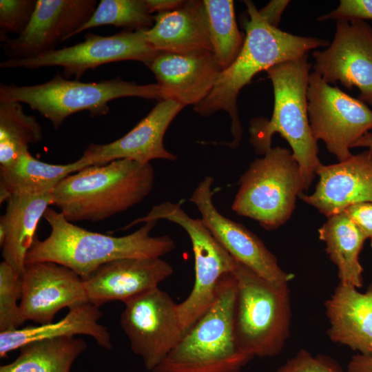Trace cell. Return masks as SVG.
<instances>
[{
	"label": "cell",
	"instance_id": "1",
	"mask_svg": "<svg viewBox=\"0 0 372 372\" xmlns=\"http://www.w3.org/2000/svg\"><path fill=\"white\" fill-rule=\"evenodd\" d=\"M43 218L50 227L44 240L35 237L25 265L52 262L67 267L83 280L109 262L125 258H161L176 247L167 235L152 236L158 220L144 223L133 233L113 236L89 231L68 221L59 211L48 208Z\"/></svg>",
	"mask_w": 372,
	"mask_h": 372
},
{
	"label": "cell",
	"instance_id": "2",
	"mask_svg": "<svg viewBox=\"0 0 372 372\" xmlns=\"http://www.w3.org/2000/svg\"><path fill=\"white\" fill-rule=\"evenodd\" d=\"M245 3L249 19L245 24L246 34L242 49L232 64L220 71L206 98L194 106V111L203 116L220 110L229 114L234 138L226 144L231 148L239 146L242 136L237 109L241 89L258 72L329 45L324 39L297 36L272 26L260 15L252 1H245Z\"/></svg>",
	"mask_w": 372,
	"mask_h": 372
},
{
	"label": "cell",
	"instance_id": "3",
	"mask_svg": "<svg viewBox=\"0 0 372 372\" xmlns=\"http://www.w3.org/2000/svg\"><path fill=\"white\" fill-rule=\"evenodd\" d=\"M154 184L150 163L115 160L63 179L52 192L53 205L71 223L102 221L141 203Z\"/></svg>",
	"mask_w": 372,
	"mask_h": 372
},
{
	"label": "cell",
	"instance_id": "4",
	"mask_svg": "<svg viewBox=\"0 0 372 372\" xmlns=\"http://www.w3.org/2000/svg\"><path fill=\"white\" fill-rule=\"evenodd\" d=\"M310 69L307 54L267 69L273 88V114L270 120L252 119L249 127V141L259 154L264 155L271 148L275 133L286 139L300 166L307 189L322 165L308 117L307 93Z\"/></svg>",
	"mask_w": 372,
	"mask_h": 372
},
{
	"label": "cell",
	"instance_id": "5",
	"mask_svg": "<svg viewBox=\"0 0 372 372\" xmlns=\"http://www.w3.org/2000/svg\"><path fill=\"white\" fill-rule=\"evenodd\" d=\"M236 293L231 272L223 276L214 303L152 372H240L253 358L236 339Z\"/></svg>",
	"mask_w": 372,
	"mask_h": 372
},
{
	"label": "cell",
	"instance_id": "6",
	"mask_svg": "<svg viewBox=\"0 0 372 372\" xmlns=\"http://www.w3.org/2000/svg\"><path fill=\"white\" fill-rule=\"evenodd\" d=\"M234 331L240 350L252 358L281 353L290 334L289 283L275 284L236 260Z\"/></svg>",
	"mask_w": 372,
	"mask_h": 372
},
{
	"label": "cell",
	"instance_id": "7",
	"mask_svg": "<svg viewBox=\"0 0 372 372\" xmlns=\"http://www.w3.org/2000/svg\"><path fill=\"white\" fill-rule=\"evenodd\" d=\"M123 97L163 101L157 84L138 85L120 76L99 82L68 80L59 71L48 81L32 85H0V99L23 103L48 119L58 129L70 115L87 111L91 117L109 112L108 103Z\"/></svg>",
	"mask_w": 372,
	"mask_h": 372
},
{
	"label": "cell",
	"instance_id": "8",
	"mask_svg": "<svg viewBox=\"0 0 372 372\" xmlns=\"http://www.w3.org/2000/svg\"><path fill=\"white\" fill-rule=\"evenodd\" d=\"M307 189L292 152L271 148L251 163L240 176L231 209L258 222L266 230L285 224L296 207L297 196Z\"/></svg>",
	"mask_w": 372,
	"mask_h": 372
},
{
	"label": "cell",
	"instance_id": "9",
	"mask_svg": "<svg viewBox=\"0 0 372 372\" xmlns=\"http://www.w3.org/2000/svg\"><path fill=\"white\" fill-rule=\"evenodd\" d=\"M167 220L180 225L189 236L194 256L195 280L187 298L178 304V314L184 334L211 306L221 278L234 269L236 260L216 240L201 219L190 217L179 203L163 202L132 225Z\"/></svg>",
	"mask_w": 372,
	"mask_h": 372
},
{
	"label": "cell",
	"instance_id": "10",
	"mask_svg": "<svg viewBox=\"0 0 372 372\" xmlns=\"http://www.w3.org/2000/svg\"><path fill=\"white\" fill-rule=\"evenodd\" d=\"M307 99L314 138L322 140L339 162L349 159L353 155L350 148L372 129V110L315 72L309 74Z\"/></svg>",
	"mask_w": 372,
	"mask_h": 372
},
{
	"label": "cell",
	"instance_id": "11",
	"mask_svg": "<svg viewBox=\"0 0 372 372\" xmlns=\"http://www.w3.org/2000/svg\"><path fill=\"white\" fill-rule=\"evenodd\" d=\"M147 30H125L110 36L88 32L83 41L74 45L30 59H8L1 62L0 68L34 70L59 66L65 79L74 76L79 80L88 70L112 62L138 61L148 67L159 52L148 43Z\"/></svg>",
	"mask_w": 372,
	"mask_h": 372
},
{
	"label": "cell",
	"instance_id": "12",
	"mask_svg": "<svg viewBox=\"0 0 372 372\" xmlns=\"http://www.w3.org/2000/svg\"><path fill=\"white\" fill-rule=\"evenodd\" d=\"M123 303L121 326L134 353L141 356L145 369L152 372L183 335L178 304L158 287Z\"/></svg>",
	"mask_w": 372,
	"mask_h": 372
},
{
	"label": "cell",
	"instance_id": "13",
	"mask_svg": "<svg viewBox=\"0 0 372 372\" xmlns=\"http://www.w3.org/2000/svg\"><path fill=\"white\" fill-rule=\"evenodd\" d=\"M313 56L314 72L325 82L355 87L359 99L372 105V28L365 21H337L329 47Z\"/></svg>",
	"mask_w": 372,
	"mask_h": 372
},
{
	"label": "cell",
	"instance_id": "14",
	"mask_svg": "<svg viewBox=\"0 0 372 372\" xmlns=\"http://www.w3.org/2000/svg\"><path fill=\"white\" fill-rule=\"evenodd\" d=\"M214 181L211 176H205L189 198L198 208L205 225L235 260L273 283H289L294 275L280 268L276 257L264 242L242 225L224 216L216 208L211 191Z\"/></svg>",
	"mask_w": 372,
	"mask_h": 372
},
{
	"label": "cell",
	"instance_id": "15",
	"mask_svg": "<svg viewBox=\"0 0 372 372\" xmlns=\"http://www.w3.org/2000/svg\"><path fill=\"white\" fill-rule=\"evenodd\" d=\"M98 3L96 0H37L25 30L2 43L5 54L8 59H23L56 49L90 19Z\"/></svg>",
	"mask_w": 372,
	"mask_h": 372
},
{
	"label": "cell",
	"instance_id": "16",
	"mask_svg": "<svg viewBox=\"0 0 372 372\" xmlns=\"http://www.w3.org/2000/svg\"><path fill=\"white\" fill-rule=\"evenodd\" d=\"M20 308L24 320L52 322L61 309L89 302L83 280L74 271L52 262L25 265Z\"/></svg>",
	"mask_w": 372,
	"mask_h": 372
},
{
	"label": "cell",
	"instance_id": "17",
	"mask_svg": "<svg viewBox=\"0 0 372 372\" xmlns=\"http://www.w3.org/2000/svg\"><path fill=\"white\" fill-rule=\"evenodd\" d=\"M183 107L173 100L160 101L126 134L107 144L91 143L81 158L88 167L119 159L143 163L154 159L174 161L176 156L165 148L163 139L170 123Z\"/></svg>",
	"mask_w": 372,
	"mask_h": 372
},
{
	"label": "cell",
	"instance_id": "18",
	"mask_svg": "<svg viewBox=\"0 0 372 372\" xmlns=\"http://www.w3.org/2000/svg\"><path fill=\"white\" fill-rule=\"evenodd\" d=\"M316 175L314 192L300 197L327 217L352 205L372 203V147L344 161L322 164Z\"/></svg>",
	"mask_w": 372,
	"mask_h": 372
},
{
	"label": "cell",
	"instance_id": "19",
	"mask_svg": "<svg viewBox=\"0 0 372 372\" xmlns=\"http://www.w3.org/2000/svg\"><path fill=\"white\" fill-rule=\"evenodd\" d=\"M173 272L161 258H125L103 265L83 282L89 302L100 307L113 300L124 302L158 287Z\"/></svg>",
	"mask_w": 372,
	"mask_h": 372
},
{
	"label": "cell",
	"instance_id": "20",
	"mask_svg": "<svg viewBox=\"0 0 372 372\" xmlns=\"http://www.w3.org/2000/svg\"><path fill=\"white\" fill-rule=\"evenodd\" d=\"M148 68L161 88L163 100H173L183 107L204 100L221 71L209 51L190 54L159 52Z\"/></svg>",
	"mask_w": 372,
	"mask_h": 372
},
{
	"label": "cell",
	"instance_id": "21",
	"mask_svg": "<svg viewBox=\"0 0 372 372\" xmlns=\"http://www.w3.org/2000/svg\"><path fill=\"white\" fill-rule=\"evenodd\" d=\"M324 307L329 339L372 358V282L364 293L339 283Z\"/></svg>",
	"mask_w": 372,
	"mask_h": 372
},
{
	"label": "cell",
	"instance_id": "22",
	"mask_svg": "<svg viewBox=\"0 0 372 372\" xmlns=\"http://www.w3.org/2000/svg\"><path fill=\"white\" fill-rule=\"evenodd\" d=\"M6 201L0 219L1 255L3 261L22 274L38 223L54 204L53 194H13Z\"/></svg>",
	"mask_w": 372,
	"mask_h": 372
},
{
	"label": "cell",
	"instance_id": "23",
	"mask_svg": "<svg viewBox=\"0 0 372 372\" xmlns=\"http://www.w3.org/2000/svg\"><path fill=\"white\" fill-rule=\"evenodd\" d=\"M146 36L148 43L156 52L180 54L213 52L203 1H185L174 10L158 13Z\"/></svg>",
	"mask_w": 372,
	"mask_h": 372
},
{
	"label": "cell",
	"instance_id": "24",
	"mask_svg": "<svg viewBox=\"0 0 372 372\" xmlns=\"http://www.w3.org/2000/svg\"><path fill=\"white\" fill-rule=\"evenodd\" d=\"M102 316L99 307L87 302L69 309L57 322L0 332V357L4 358L10 351L33 341L81 334L93 338L101 347L111 349L110 334L99 322Z\"/></svg>",
	"mask_w": 372,
	"mask_h": 372
},
{
	"label": "cell",
	"instance_id": "25",
	"mask_svg": "<svg viewBox=\"0 0 372 372\" xmlns=\"http://www.w3.org/2000/svg\"><path fill=\"white\" fill-rule=\"evenodd\" d=\"M88 166L81 157L65 165L41 161L29 150L23 152L10 166L0 169V202L13 194H42L52 192L69 175Z\"/></svg>",
	"mask_w": 372,
	"mask_h": 372
},
{
	"label": "cell",
	"instance_id": "26",
	"mask_svg": "<svg viewBox=\"0 0 372 372\" xmlns=\"http://www.w3.org/2000/svg\"><path fill=\"white\" fill-rule=\"evenodd\" d=\"M327 218L318 229L319 238L338 268L339 283L360 288L363 269L359 255L367 238L344 211Z\"/></svg>",
	"mask_w": 372,
	"mask_h": 372
},
{
	"label": "cell",
	"instance_id": "27",
	"mask_svg": "<svg viewBox=\"0 0 372 372\" xmlns=\"http://www.w3.org/2000/svg\"><path fill=\"white\" fill-rule=\"evenodd\" d=\"M86 349V342L74 337L33 341L22 346L16 360L1 366L0 372H70Z\"/></svg>",
	"mask_w": 372,
	"mask_h": 372
},
{
	"label": "cell",
	"instance_id": "28",
	"mask_svg": "<svg viewBox=\"0 0 372 372\" xmlns=\"http://www.w3.org/2000/svg\"><path fill=\"white\" fill-rule=\"evenodd\" d=\"M42 139L35 116L25 114L21 103L0 99V169L10 166L30 144Z\"/></svg>",
	"mask_w": 372,
	"mask_h": 372
},
{
	"label": "cell",
	"instance_id": "29",
	"mask_svg": "<svg viewBox=\"0 0 372 372\" xmlns=\"http://www.w3.org/2000/svg\"><path fill=\"white\" fill-rule=\"evenodd\" d=\"M203 11L213 53L221 68L234 61L243 45L245 37L239 31L231 0H204Z\"/></svg>",
	"mask_w": 372,
	"mask_h": 372
},
{
	"label": "cell",
	"instance_id": "30",
	"mask_svg": "<svg viewBox=\"0 0 372 372\" xmlns=\"http://www.w3.org/2000/svg\"><path fill=\"white\" fill-rule=\"evenodd\" d=\"M154 23L146 0H101L90 19L75 31L72 37L88 29L114 25L134 31L147 30Z\"/></svg>",
	"mask_w": 372,
	"mask_h": 372
},
{
	"label": "cell",
	"instance_id": "31",
	"mask_svg": "<svg viewBox=\"0 0 372 372\" xmlns=\"http://www.w3.org/2000/svg\"><path fill=\"white\" fill-rule=\"evenodd\" d=\"M21 296V274L3 260L0 263V332L18 329L25 322L17 304Z\"/></svg>",
	"mask_w": 372,
	"mask_h": 372
},
{
	"label": "cell",
	"instance_id": "32",
	"mask_svg": "<svg viewBox=\"0 0 372 372\" xmlns=\"http://www.w3.org/2000/svg\"><path fill=\"white\" fill-rule=\"evenodd\" d=\"M37 0H0V41L20 35L28 25Z\"/></svg>",
	"mask_w": 372,
	"mask_h": 372
},
{
	"label": "cell",
	"instance_id": "33",
	"mask_svg": "<svg viewBox=\"0 0 372 372\" xmlns=\"http://www.w3.org/2000/svg\"><path fill=\"white\" fill-rule=\"evenodd\" d=\"M277 372H348L329 356L318 354L313 355L301 349L281 366Z\"/></svg>",
	"mask_w": 372,
	"mask_h": 372
},
{
	"label": "cell",
	"instance_id": "34",
	"mask_svg": "<svg viewBox=\"0 0 372 372\" xmlns=\"http://www.w3.org/2000/svg\"><path fill=\"white\" fill-rule=\"evenodd\" d=\"M329 19L372 20V0H341L337 8L318 19V21Z\"/></svg>",
	"mask_w": 372,
	"mask_h": 372
},
{
	"label": "cell",
	"instance_id": "35",
	"mask_svg": "<svg viewBox=\"0 0 372 372\" xmlns=\"http://www.w3.org/2000/svg\"><path fill=\"white\" fill-rule=\"evenodd\" d=\"M343 211L360 229L366 238L370 239L372 247V203L352 205Z\"/></svg>",
	"mask_w": 372,
	"mask_h": 372
},
{
	"label": "cell",
	"instance_id": "36",
	"mask_svg": "<svg viewBox=\"0 0 372 372\" xmlns=\"http://www.w3.org/2000/svg\"><path fill=\"white\" fill-rule=\"evenodd\" d=\"M289 1H271L264 8L258 10L260 15L271 25L278 28L283 11Z\"/></svg>",
	"mask_w": 372,
	"mask_h": 372
},
{
	"label": "cell",
	"instance_id": "37",
	"mask_svg": "<svg viewBox=\"0 0 372 372\" xmlns=\"http://www.w3.org/2000/svg\"><path fill=\"white\" fill-rule=\"evenodd\" d=\"M348 372H372V358L360 353L353 355L347 366Z\"/></svg>",
	"mask_w": 372,
	"mask_h": 372
},
{
	"label": "cell",
	"instance_id": "38",
	"mask_svg": "<svg viewBox=\"0 0 372 372\" xmlns=\"http://www.w3.org/2000/svg\"><path fill=\"white\" fill-rule=\"evenodd\" d=\"M151 13L174 10L180 7L185 1L180 0H146Z\"/></svg>",
	"mask_w": 372,
	"mask_h": 372
},
{
	"label": "cell",
	"instance_id": "39",
	"mask_svg": "<svg viewBox=\"0 0 372 372\" xmlns=\"http://www.w3.org/2000/svg\"><path fill=\"white\" fill-rule=\"evenodd\" d=\"M366 147L368 148L372 147V133L367 132L362 137H361L358 141H356L353 147Z\"/></svg>",
	"mask_w": 372,
	"mask_h": 372
}]
</instances>
